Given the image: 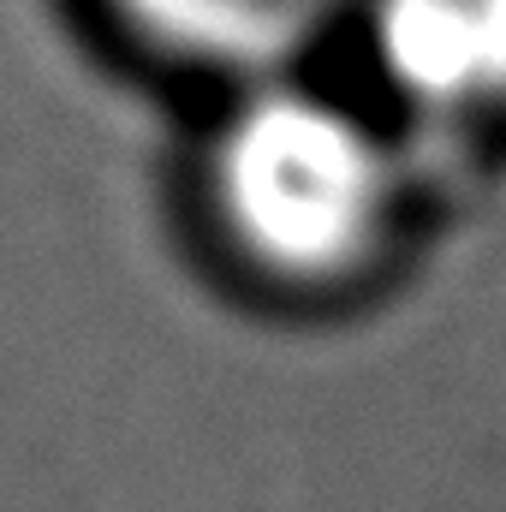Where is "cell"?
<instances>
[{
    "label": "cell",
    "mask_w": 506,
    "mask_h": 512,
    "mask_svg": "<svg viewBox=\"0 0 506 512\" xmlns=\"http://www.w3.org/2000/svg\"><path fill=\"white\" fill-rule=\"evenodd\" d=\"M114 6L155 48L221 72H262L298 54L334 12V0H114Z\"/></svg>",
    "instance_id": "obj_3"
},
{
    "label": "cell",
    "mask_w": 506,
    "mask_h": 512,
    "mask_svg": "<svg viewBox=\"0 0 506 512\" xmlns=\"http://www.w3.org/2000/svg\"><path fill=\"white\" fill-rule=\"evenodd\" d=\"M370 48L423 108L506 102V0H370Z\"/></svg>",
    "instance_id": "obj_2"
},
{
    "label": "cell",
    "mask_w": 506,
    "mask_h": 512,
    "mask_svg": "<svg viewBox=\"0 0 506 512\" xmlns=\"http://www.w3.org/2000/svg\"><path fill=\"white\" fill-rule=\"evenodd\" d=\"M209 185L245 256L292 280L364 262L393 197L370 126L292 84H268L227 114L209 149Z\"/></svg>",
    "instance_id": "obj_1"
}]
</instances>
